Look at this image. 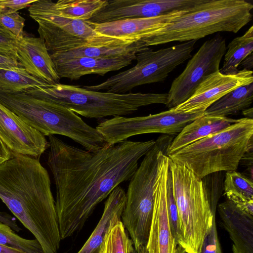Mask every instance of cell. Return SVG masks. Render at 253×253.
Instances as JSON below:
<instances>
[{
  "instance_id": "cell-2",
  "label": "cell",
  "mask_w": 253,
  "mask_h": 253,
  "mask_svg": "<svg viewBox=\"0 0 253 253\" xmlns=\"http://www.w3.org/2000/svg\"><path fill=\"white\" fill-rule=\"evenodd\" d=\"M11 154L0 163V199L44 253H58L62 240L48 171L39 159Z\"/></svg>"
},
{
  "instance_id": "cell-27",
  "label": "cell",
  "mask_w": 253,
  "mask_h": 253,
  "mask_svg": "<svg viewBox=\"0 0 253 253\" xmlns=\"http://www.w3.org/2000/svg\"><path fill=\"white\" fill-rule=\"evenodd\" d=\"M107 1V0H59L54 2V6L65 17L89 21Z\"/></svg>"
},
{
  "instance_id": "cell-21",
  "label": "cell",
  "mask_w": 253,
  "mask_h": 253,
  "mask_svg": "<svg viewBox=\"0 0 253 253\" xmlns=\"http://www.w3.org/2000/svg\"><path fill=\"white\" fill-rule=\"evenodd\" d=\"M126 194L118 186L105 201L102 216L93 232L77 253H101V247L110 229L121 221Z\"/></svg>"
},
{
  "instance_id": "cell-22",
  "label": "cell",
  "mask_w": 253,
  "mask_h": 253,
  "mask_svg": "<svg viewBox=\"0 0 253 253\" xmlns=\"http://www.w3.org/2000/svg\"><path fill=\"white\" fill-rule=\"evenodd\" d=\"M145 47L141 41L115 38L108 42L84 45L50 55L53 61L80 57L113 59L136 53Z\"/></svg>"
},
{
  "instance_id": "cell-33",
  "label": "cell",
  "mask_w": 253,
  "mask_h": 253,
  "mask_svg": "<svg viewBox=\"0 0 253 253\" xmlns=\"http://www.w3.org/2000/svg\"><path fill=\"white\" fill-rule=\"evenodd\" d=\"M25 19L17 12L0 14V25L5 28L18 39L24 36L23 29Z\"/></svg>"
},
{
  "instance_id": "cell-42",
  "label": "cell",
  "mask_w": 253,
  "mask_h": 253,
  "mask_svg": "<svg viewBox=\"0 0 253 253\" xmlns=\"http://www.w3.org/2000/svg\"><path fill=\"white\" fill-rule=\"evenodd\" d=\"M243 114L246 117L245 118L252 119L253 117V108H247L242 111Z\"/></svg>"
},
{
  "instance_id": "cell-16",
  "label": "cell",
  "mask_w": 253,
  "mask_h": 253,
  "mask_svg": "<svg viewBox=\"0 0 253 253\" xmlns=\"http://www.w3.org/2000/svg\"><path fill=\"white\" fill-rule=\"evenodd\" d=\"M253 83V71L245 69L234 74L217 71L205 79L185 101L173 108L183 112H204L227 93Z\"/></svg>"
},
{
  "instance_id": "cell-19",
  "label": "cell",
  "mask_w": 253,
  "mask_h": 253,
  "mask_svg": "<svg viewBox=\"0 0 253 253\" xmlns=\"http://www.w3.org/2000/svg\"><path fill=\"white\" fill-rule=\"evenodd\" d=\"M136 53L113 59L80 57L66 60L53 61L59 78L77 80L82 77L107 73L119 70L131 64L135 60Z\"/></svg>"
},
{
  "instance_id": "cell-1",
  "label": "cell",
  "mask_w": 253,
  "mask_h": 253,
  "mask_svg": "<svg viewBox=\"0 0 253 253\" xmlns=\"http://www.w3.org/2000/svg\"><path fill=\"white\" fill-rule=\"evenodd\" d=\"M47 164L56 187L55 207L61 240L84 226L97 206L130 180L154 140H125L89 151L48 136Z\"/></svg>"
},
{
  "instance_id": "cell-26",
  "label": "cell",
  "mask_w": 253,
  "mask_h": 253,
  "mask_svg": "<svg viewBox=\"0 0 253 253\" xmlns=\"http://www.w3.org/2000/svg\"><path fill=\"white\" fill-rule=\"evenodd\" d=\"M253 27L252 26L242 36L234 39L226 47L223 64L219 71L226 75L238 72L241 63L253 53Z\"/></svg>"
},
{
  "instance_id": "cell-3",
  "label": "cell",
  "mask_w": 253,
  "mask_h": 253,
  "mask_svg": "<svg viewBox=\"0 0 253 253\" xmlns=\"http://www.w3.org/2000/svg\"><path fill=\"white\" fill-rule=\"evenodd\" d=\"M253 5L244 0H207L191 11L148 33L145 46L197 41L220 32L236 33L252 19Z\"/></svg>"
},
{
  "instance_id": "cell-31",
  "label": "cell",
  "mask_w": 253,
  "mask_h": 253,
  "mask_svg": "<svg viewBox=\"0 0 253 253\" xmlns=\"http://www.w3.org/2000/svg\"><path fill=\"white\" fill-rule=\"evenodd\" d=\"M166 200L171 231L176 244L177 245H180L181 242V235L179 216L173 195L172 179L169 169L167 178Z\"/></svg>"
},
{
  "instance_id": "cell-29",
  "label": "cell",
  "mask_w": 253,
  "mask_h": 253,
  "mask_svg": "<svg viewBox=\"0 0 253 253\" xmlns=\"http://www.w3.org/2000/svg\"><path fill=\"white\" fill-rule=\"evenodd\" d=\"M0 244L18 249L26 253H44L36 239L23 238L17 234L9 226L0 222Z\"/></svg>"
},
{
  "instance_id": "cell-41",
  "label": "cell",
  "mask_w": 253,
  "mask_h": 253,
  "mask_svg": "<svg viewBox=\"0 0 253 253\" xmlns=\"http://www.w3.org/2000/svg\"><path fill=\"white\" fill-rule=\"evenodd\" d=\"M0 253H26L22 251L0 244Z\"/></svg>"
},
{
  "instance_id": "cell-8",
  "label": "cell",
  "mask_w": 253,
  "mask_h": 253,
  "mask_svg": "<svg viewBox=\"0 0 253 253\" xmlns=\"http://www.w3.org/2000/svg\"><path fill=\"white\" fill-rule=\"evenodd\" d=\"M173 195L186 253H199L215 220L202 180L190 169L170 159Z\"/></svg>"
},
{
  "instance_id": "cell-11",
  "label": "cell",
  "mask_w": 253,
  "mask_h": 253,
  "mask_svg": "<svg viewBox=\"0 0 253 253\" xmlns=\"http://www.w3.org/2000/svg\"><path fill=\"white\" fill-rule=\"evenodd\" d=\"M204 112H183L173 108L145 116H116L100 122L95 127L106 144H115L137 135L161 133L174 135Z\"/></svg>"
},
{
  "instance_id": "cell-28",
  "label": "cell",
  "mask_w": 253,
  "mask_h": 253,
  "mask_svg": "<svg viewBox=\"0 0 253 253\" xmlns=\"http://www.w3.org/2000/svg\"><path fill=\"white\" fill-rule=\"evenodd\" d=\"M134 248L122 221L109 230L101 247V253H131Z\"/></svg>"
},
{
  "instance_id": "cell-38",
  "label": "cell",
  "mask_w": 253,
  "mask_h": 253,
  "mask_svg": "<svg viewBox=\"0 0 253 253\" xmlns=\"http://www.w3.org/2000/svg\"><path fill=\"white\" fill-rule=\"evenodd\" d=\"M0 66L7 67H21L18 60L12 57L0 54Z\"/></svg>"
},
{
  "instance_id": "cell-45",
  "label": "cell",
  "mask_w": 253,
  "mask_h": 253,
  "mask_svg": "<svg viewBox=\"0 0 253 253\" xmlns=\"http://www.w3.org/2000/svg\"><path fill=\"white\" fill-rule=\"evenodd\" d=\"M131 253H137V252L135 250V248H134L132 250V252Z\"/></svg>"
},
{
  "instance_id": "cell-10",
  "label": "cell",
  "mask_w": 253,
  "mask_h": 253,
  "mask_svg": "<svg viewBox=\"0 0 253 253\" xmlns=\"http://www.w3.org/2000/svg\"><path fill=\"white\" fill-rule=\"evenodd\" d=\"M30 16L38 24V32L50 54L84 45L100 44L114 38L95 31L89 21L62 16L50 0H36L29 8Z\"/></svg>"
},
{
  "instance_id": "cell-17",
  "label": "cell",
  "mask_w": 253,
  "mask_h": 253,
  "mask_svg": "<svg viewBox=\"0 0 253 253\" xmlns=\"http://www.w3.org/2000/svg\"><path fill=\"white\" fill-rule=\"evenodd\" d=\"M17 59L21 67L34 77L49 85L59 83L60 78L50 53L40 37L19 39Z\"/></svg>"
},
{
  "instance_id": "cell-34",
  "label": "cell",
  "mask_w": 253,
  "mask_h": 253,
  "mask_svg": "<svg viewBox=\"0 0 253 253\" xmlns=\"http://www.w3.org/2000/svg\"><path fill=\"white\" fill-rule=\"evenodd\" d=\"M18 40L16 37L0 25V54L17 59Z\"/></svg>"
},
{
  "instance_id": "cell-40",
  "label": "cell",
  "mask_w": 253,
  "mask_h": 253,
  "mask_svg": "<svg viewBox=\"0 0 253 253\" xmlns=\"http://www.w3.org/2000/svg\"><path fill=\"white\" fill-rule=\"evenodd\" d=\"M253 53L247 56L241 63L240 65L244 66V68L247 70H251L253 67Z\"/></svg>"
},
{
  "instance_id": "cell-35",
  "label": "cell",
  "mask_w": 253,
  "mask_h": 253,
  "mask_svg": "<svg viewBox=\"0 0 253 253\" xmlns=\"http://www.w3.org/2000/svg\"><path fill=\"white\" fill-rule=\"evenodd\" d=\"M199 253H222L214 220Z\"/></svg>"
},
{
  "instance_id": "cell-13",
  "label": "cell",
  "mask_w": 253,
  "mask_h": 253,
  "mask_svg": "<svg viewBox=\"0 0 253 253\" xmlns=\"http://www.w3.org/2000/svg\"><path fill=\"white\" fill-rule=\"evenodd\" d=\"M206 0H112L89 20L103 23L128 19L152 18L193 8Z\"/></svg>"
},
{
  "instance_id": "cell-4",
  "label": "cell",
  "mask_w": 253,
  "mask_h": 253,
  "mask_svg": "<svg viewBox=\"0 0 253 253\" xmlns=\"http://www.w3.org/2000/svg\"><path fill=\"white\" fill-rule=\"evenodd\" d=\"M253 148V119L244 118L168 156L202 179L215 172L236 170Z\"/></svg>"
},
{
  "instance_id": "cell-14",
  "label": "cell",
  "mask_w": 253,
  "mask_h": 253,
  "mask_svg": "<svg viewBox=\"0 0 253 253\" xmlns=\"http://www.w3.org/2000/svg\"><path fill=\"white\" fill-rule=\"evenodd\" d=\"M170 159L164 155L153 192L152 218L146 249L148 253H175L177 244L172 234L167 210L166 192Z\"/></svg>"
},
{
  "instance_id": "cell-30",
  "label": "cell",
  "mask_w": 253,
  "mask_h": 253,
  "mask_svg": "<svg viewBox=\"0 0 253 253\" xmlns=\"http://www.w3.org/2000/svg\"><path fill=\"white\" fill-rule=\"evenodd\" d=\"M223 189L224 195L230 193L253 200L252 180L236 170L226 171Z\"/></svg>"
},
{
  "instance_id": "cell-36",
  "label": "cell",
  "mask_w": 253,
  "mask_h": 253,
  "mask_svg": "<svg viewBox=\"0 0 253 253\" xmlns=\"http://www.w3.org/2000/svg\"><path fill=\"white\" fill-rule=\"evenodd\" d=\"M36 0H0V14L16 12L30 6Z\"/></svg>"
},
{
  "instance_id": "cell-5",
  "label": "cell",
  "mask_w": 253,
  "mask_h": 253,
  "mask_svg": "<svg viewBox=\"0 0 253 253\" xmlns=\"http://www.w3.org/2000/svg\"><path fill=\"white\" fill-rule=\"evenodd\" d=\"M0 103L44 136L58 134L68 137L89 151H96L106 144L96 128L61 105L25 91L0 93Z\"/></svg>"
},
{
  "instance_id": "cell-7",
  "label": "cell",
  "mask_w": 253,
  "mask_h": 253,
  "mask_svg": "<svg viewBox=\"0 0 253 253\" xmlns=\"http://www.w3.org/2000/svg\"><path fill=\"white\" fill-rule=\"evenodd\" d=\"M173 137L159 136L130 179L121 221L135 248L146 246L153 210V192L159 166Z\"/></svg>"
},
{
  "instance_id": "cell-37",
  "label": "cell",
  "mask_w": 253,
  "mask_h": 253,
  "mask_svg": "<svg viewBox=\"0 0 253 253\" xmlns=\"http://www.w3.org/2000/svg\"><path fill=\"white\" fill-rule=\"evenodd\" d=\"M0 222L9 226L16 232H18L21 230L16 223L15 219L7 212L0 211Z\"/></svg>"
},
{
  "instance_id": "cell-32",
  "label": "cell",
  "mask_w": 253,
  "mask_h": 253,
  "mask_svg": "<svg viewBox=\"0 0 253 253\" xmlns=\"http://www.w3.org/2000/svg\"><path fill=\"white\" fill-rule=\"evenodd\" d=\"M223 171L209 174L201 179L207 194L211 210L215 215L217 202L223 189Z\"/></svg>"
},
{
  "instance_id": "cell-15",
  "label": "cell",
  "mask_w": 253,
  "mask_h": 253,
  "mask_svg": "<svg viewBox=\"0 0 253 253\" xmlns=\"http://www.w3.org/2000/svg\"><path fill=\"white\" fill-rule=\"evenodd\" d=\"M0 139L11 154L38 159L49 146L44 135L0 103Z\"/></svg>"
},
{
  "instance_id": "cell-44",
  "label": "cell",
  "mask_w": 253,
  "mask_h": 253,
  "mask_svg": "<svg viewBox=\"0 0 253 253\" xmlns=\"http://www.w3.org/2000/svg\"><path fill=\"white\" fill-rule=\"evenodd\" d=\"M175 253H186V252L180 246L178 245V247L176 248Z\"/></svg>"
},
{
  "instance_id": "cell-25",
  "label": "cell",
  "mask_w": 253,
  "mask_h": 253,
  "mask_svg": "<svg viewBox=\"0 0 253 253\" xmlns=\"http://www.w3.org/2000/svg\"><path fill=\"white\" fill-rule=\"evenodd\" d=\"M49 85L31 76L23 67L0 66V93H19Z\"/></svg>"
},
{
  "instance_id": "cell-24",
  "label": "cell",
  "mask_w": 253,
  "mask_h": 253,
  "mask_svg": "<svg viewBox=\"0 0 253 253\" xmlns=\"http://www.w3.org/2000/svg\"><path fill=\"white\" fill-rule=\"evenodd\" d=\"M253 99V83L227 93L209 107L205 115L226 117L249 108Z\"/></svg>"
},
{
  "instance_id": "cell-9",
  "label": "cell",
  "mask_w": 253,
  "mask_h": 253,
  "mask_svg": "<svg viewBox=\"0 0 253 253\" xmlns=\"http://www.w3.org/2000/svg\"><path fill=\"white\" fill-rule=\"evenodd\" d=\"M197 41L193 40L154 51L145 47L136 53L135 66L97 84L85 85L87 90L126 93L139 85L165 81L176 67L191 57Z\"/></svg>"
},
{
  "instance_id": "cell-12",
  "label": "cell",
  "mask_w": 253,
  "mask_h": 253,
  "mask_svg": "<svg viewBox=\"0 0 253 253\" xmlns=\"http://www.w3.org/2000/svg\"><path fill=\"white\" fill-rule=\"evenodd\" d=\"M226 50L225 40L219 35L205 42L172 82L166 106L169 109L182 103L205 79L219 71Z\"/></svg>"
},
{
  "instance_id": "cell-18",
  "label": "cell",
  "mask_w": 253,
  "mask_h": 253,
  "mask_svg": "<svg viewBox=\"0 0 253 253\" xmlns=\"http://www.w3.org/2000/svg\"><path fill=\"white\" fill-rule=\"evenodd\" d=\"M196 6L156 17L128 19L103 23H91L96 32L104 36L141 41L150 32L165 26Z\"/></svg>"
},
{
  "instance_id": "cell-23",
  "label": "cell",
  "mask_w": 253,
  "mask_h": 253,
  "mask_svg": "<svg viewBox=\"0 0 253 253\" xmlns=\"http://www.w3.org/2000/svg\"><path fill=\"white\" fill-rule=\"evenodd\" d=\"M238 120L227 117L205 115L199 117L185 126L173 139L168 148L167 155H171L193 143L221 131Z\"/></svg>"
},
{
  "instance_id": "cell-20",
  "label": "cell",
  "mask_w": 253,
  "mask_h": 253,
  "mask_svg": "<svg viewBox=\"0 0 253 253\" xmlns=\"http://www.w3.org/2000/svg\"><path fill=\"white\" fill-rule=\"evenodd\" d=\"M223 226L233 242V253H253V215L228 199L217 206Z\"/></svg>"
},
{
  "instance_id": "cell-39",
  "label": "cell",
  "mask_w": 253,
  "mask_h": 253,
  "mask_svg": "<svg viewBox=\"0 0 253 253\" xmlns=\"http://www.w3.org/2000/svg\"><path fill=\"white\" fill-rule=\"evenodd\" d=\"M11 153L0 139V163L11 158Z\"/></svg>"
},
{
  "instance_id": "cell-6",
  "label": "cell",
  "mask_w": 253,
  "mask_h": 253,
  "mask_svg": "<svg viewBox=\"0 0 253 253\" xmlns=\"http://www.w3.org/2000/svg\"><path fill=\"white\" fill-rule=\"evenodd\" d=\"M25 92L61 105L83 117L93 119L124 116L152 104L166 105L168 97L167 93H115L60 83L31 88Z\"/></svg>"
},
{
  "instance_id": "cell-43",
  "label": "cell",
  "mask_w": 253,
  "mask_h": 253,
  "mask_svg": "<svg viewBox=\"0 0 253 253\" xmlns=\"http://www.w3.org/2000/svg\"><path fill=\"white\" fill-rule=\"evenodd\" d=\"M135 250L137 253H148L146 247L140 246L137 248Z\"/></svg>"
}]
</instances>
